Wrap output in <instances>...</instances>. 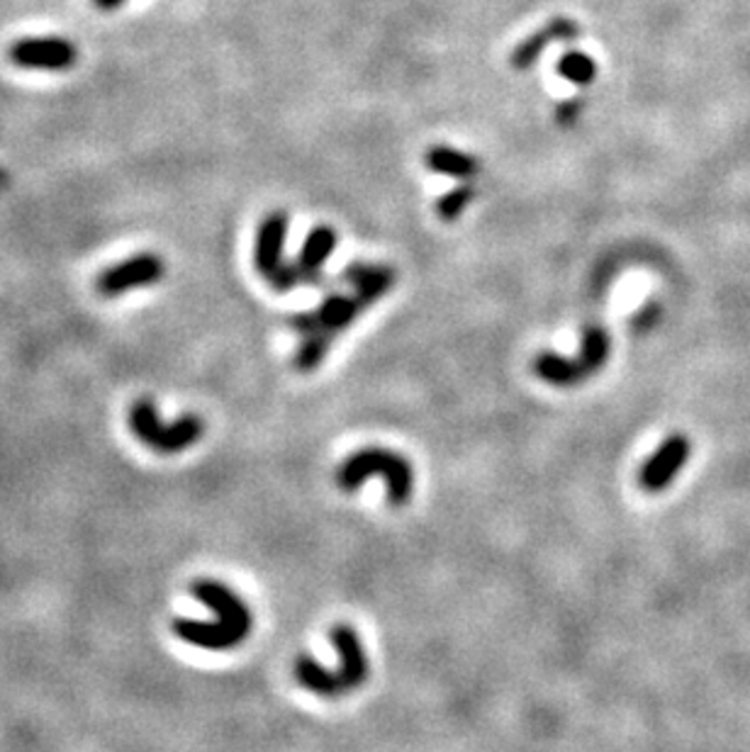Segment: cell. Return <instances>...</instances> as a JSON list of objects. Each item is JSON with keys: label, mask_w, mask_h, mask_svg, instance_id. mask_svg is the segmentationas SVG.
<instances>
[{"label": "cell", "mask_w": 750, "mask_h": 752, "mask_svg": "<svg viewBox=\"0 0 750 752\" xmlns=\"http://www.w3.org/2000/svg\"><path fill=\"white\" fill-rule=\"evenodd\" d=\"M93 3H95V8H100V10H115V8H120L122 3H128V0H93Z\"/></svg>", "instance_id": "obj_17"}, {"label": "cell", "mask_w": 750, "mask_h": 752, "mask_svg": "<svg viewBox=\"0 0 750 752\" xmlns=\"http://www.w3.org/2000/svg\"><path fill=\"white\" fill-rule=\"evenodd\" d=\"M580 37V28H578V22L570 20V18H556L546 24V28H541L539 32H534L529 34L527 40H524L515 52H511V59H509V64L515 67L517 71H527L531 69L536 61L541 59L544 54V49L546 47H551V44H558V42H570V40H578Z\"/></svg>", "instance_id": "obj_11"}, {"label": "cell", "mask_w": 750, "mask_h": 752, "mask_svg": "<svg viewBox=\"0 0 750 752\" xmlns=\"http://www.w3.org/2000/svg\"><path fill=\"white\" fill-rule=\"evenodd\" d=\"M344 281L352 293H332L322 303L291 319L300 346L295 350V370L315 373L327 358L334 338L344 334L364 312L393 291L397 273L385 263H352L346 268Z\"/></svg>", "instance_id": "obj_1"}, {"label": "cell", "mask_w": 750, "mask_h": 752, "mask_svg": "<svg viewBox=\"0 0 750 752\" xmlns=\"http://www.w3.org/2000/svg\"><path fill=\"white\" fill-rule=\"evenodd\" d=\"M692 456V441L685 434H672L639 470V487L648 495H660L675 482Z\"/></svg>", "instance_id": "obj_8"}, {"label": "cell", "mask_w": 750, "mask_h": 752, "mask_svg": "<svg viewBox=\"0 0 750 752\" xmlns=\"http://www.w3.org/2000/svg\"><path fill=\"white\" fill-rule=\"evenodd\" d=\"M371 478L385 480L387 505L393 509L405 507L415 495V470H412L409 460L397 450L383 446L356 450L334 472V482L342 492H358Z\"/></svg>", "instance_id": "obj_4"}, {"label": "cell", "mask_w": 750, "mask_h": 752, "mask_svg": "<svg viewBox=\"0 0 750 752\" xmlns=\"http://www.w3.org/2000/svg\"><path fill=\"white\" fill-rule=\"evenodd\" d=\"M332 646L339 656L336 670H327L312 656H297L293 665L295 682L320 699H342L368 682L371 662L354 626L339 623L332 629Z\"/></svg>", "instance_id": "obj_3"}, {"label": "cell", "mask_w": 750, "mask_h": 752, "mask_svg": "<svg viewBox=\"0 0 750 752\" xmlns=\"http://www.w3.org/2000/svg\"><path fill=\"white\" fill-rule=\"evenodd\" d=\"M336 248V232L332 227H315L303 244V251L295 261V268L300 273L303 285H315L324 275V263L330 261Z\"/></svg>", "instance_id": "obj_12"}, {"label": "cell", "mask_w": 750, "mask_h": 752, "mask_svg": "<svg viewBox=\"0 0 750 752\" xmlns=\"http://www.w3.org/2000/svg\"><path fill=\"white\" fill-rule=\"evenodd\" d=\"M427 166L434 173H442L448 175V179L458 181L473 179V175L478 173V161L448 146H432L427 152Z\"/></svg>", "instance_id": "obj_13"}, {"label": "cell", "mask_w": 750, "mask_h": 752, "mask_svg": "<svg viewBox=\"0 0 750 752\" xmlns=\"http://www.w3.org/2000/svg\"><path fill=\"white\" fill-rule=\"evenodd\" d=\"M285 236H287V215L285 212H271V215L259 224L254 244V266L259 275H264L276 293H291L297 285H303L295 263H285L283 256Z\"/></svg>", "instance_id": "obj_7"}, {"label": "cell", "mask_w": 750, "mask_h": 752, "mask_svg": "<svg viewBox=\"0 0 750 752\" xmlns=\"http://www.w3.org/2000/svg\"><path fill=\"white\" fill-rule=\"evenodd\" d=\"M191 592L197 601H203L207 609H212L215 621H173V633L183 643H191L203 650H232L246 641L249 633H252L254 617L240 595L232 592L227 585L215 580H195Z\"/></svg>", "instance_id": "obj_2"}, {"label": "cell", "mask_w": 750, "mask_h": 752, "mask_svg": "<svg viewBox=\"0 0 750 752\" xmlns=\"http://www.w3.org/2000/svg\"><path fill=\"white\" fill-rule=\"evenodd\" d=\"M166 266L156 254H136L128 261H120L115 266L105 268L98 275L95 287L103 297H118L134 291V287L154 285L164 278Z\"/></svg>", "instance_id": "obj_9"}, {"label": "cell", "mask_w": 750, "mask_h": 752, "mask_svg": "<svg viewBox=\"0 0 750 752\" xmlns=\"http://www.w3.org/2000/svg\"><path fill=\"white\" fill-rule=\"evenodd\" d=\"M558 73L575 85H590L597 79V64L585 52H566L558 61Z\"/></svg>", "instance_id": "obj_14"}, {"label": "cell", "mask_w": 750, "mask_h": 752, "mask_svg": "<svg viewBox=\"0 0 750 752\" xmlns=\"http://www.w3.org/2000/svg\"><path fill=\"white\" fill-rule=\"evenodd\" d=\"M611 356V338L602 324H587L578 356H560L544 350L534 358L536 378L554 387H580L597 373H602Z\"/></svg>", "instance_id": "obj_5"}, {"label": "cell", "mask_w": 750, "mask_h": 752, "mask_svg": "<svg viewBox=\"0 0 750 752\" xmlns=\"http://www.w3.org/2000/svg\"><path fill=\"white\" fill-rule=\"evenodd\" d=\"M8 57L20 69L67 71L77 64L79 49L61 37H34V40H20L12 44Z\"/></svg>", "instance_id": "obj_10"}, {"label": "cell", "mask_w": 750, "mask_h": 752, "mask_svg": "<svg viewBox=\"0 0 750 752\" xmlns=\"http://www.w3.org/2000/svg\"><path fill=\"white\" fill-rule=\"evenodd\" d=\"M475 200V191L470 185L464 187H456L448 195H444L439 203H436V212H439V217L446 222H454L460 215H464V210Z\"/></svg>", "instance_id": "obj_15"}, {"label": "cell", "mask_w": 750, "mask_h": 752, "mask_svg": "<svg viewBox=\"0 0 750 752\" xmlns=\"http://www.w3.org/2000/svg\"><path fill=\"white\" fill-rule=\"evenodd\" d=\"M130 426L140 441L156 450V454H181L191 448L200 436L205 434V424L195 415L179 417L176 421L164 424L156 417L154 403L149 397L136 399L130 409Z\"/></svg>", "instance_id": "obj_6"}, {"label": "cell", "mask_w": 750, "mask_h": 752, "mask_svg": "<svg viewBox=\"0 0 750 752\" xmlns=\"http://www.w3.org/2000/svg\"><path fill=\"white\" fill-rule=\"evenodd\" d=\"M580 110H582L580 100H570V103H562V105L558 108V115H556V118H558L560 124H572L575 120H578Z\"/></svg>", "instance_id": "obj_16"}]
</instances>
